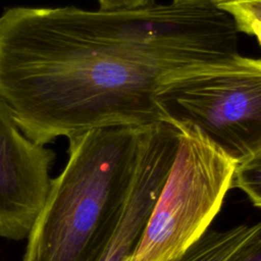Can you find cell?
<instances>
[{
  "instance_id": "6da1fadb",
  "label": "cell",
  "mask_w": 261,
  "mask_h": 261,
  "mask_svg": "<svg viewBox=\"0 0 261 261\" xmlns=\"http://www.w3.org/2000/svg\"><path fill=\"white\" fill-rule=\"evenodd\" d=\"M239 34L215 5L8 8L0 15V97L44 146L101 127L167 122L159 95L169 73L239 54Z\"/></svg>"
},
{
  "instance_id": "7a4b0ae2",
  "label": "cell",
  "mask_w": 261,
  "mask_h": 261,
  "mask_svg": "<svg viewBox=\"0 0 261 261\" xmlns=\"http://www.w3.org/2000/svg\"><path fill=\"white\" fill-rule=\"evenodd\" d=\"M144 128L107 126L67 139V162L52 178L22 261H95L123 209Z\"/></svg>"
},
{
  "instance_id": "3957f363",
  "label": "cell",
  "mask_w": 261,
  "mask_h": 261,
  "mask_svg": "<svg viewBox=\"0 0 261 261\" xmlns=\"http://www.w3.org/2000/svg\"><path fill=\"white\" fill-rule=\"evenodd\" d=\"M159 102L167 122L196 126L237 163L261 151V59L239 53L177 68Z\"/></svg>"
},
{
  "instance_id": "277c9868",
  "label": "cell",
  "mask_w": 261,
  "mask_h": 261,
  "mask_svg": "<svg viewBox=\"0 0 261 261\" xmlns=\"http://www.w3.org/2000/svg\"><path fill=\"white\" fill-rule=\"evenodd\" d=\"M179 144L130 261H171L206 231L230 189L237 162L199 128L176 125Z\"/></svg>"
},
{
  "instance_id": "5b68a950",
  "label": "cell",
  "mask_w": 261,
  "mask_h": 261,
  "mask_svg": "<svg viewBox=\"0 0 261 261\" xmlns=\"http://www.w3.org/2000/svg\"><path fill=\"white\" fill-rule=\"evenodd\" d=\"M53 150L20 129L0 97V239H27L42 210L52 178Z\"/></svg>"
},
{
  "instance_id": "8992f818",
  "label": "cell",
  "mask_w": 261,
  "mask_h": 261,
  "mask_svg": "<svg viewBox=\"0 0 261 261\" xmlns=\"http://www.w3.org/2000/svg\"><path fill=\"white\" fill-rule=\"evenodd\" d=\"M180 138L170 122L146 126L133 182L123 209L95 261H130L167 179Z\"/></svg>"
},
{
  "instance_id": "52a82bcc",
  "label": "cell",
  "mask_w": 261,
  "mask_h": 261,
  "mask_svg": "<svg viewBox=\"0 0 261 261\" xmlns=\"http://www.w3.org/2000/svg\"><path fill=\"white\" fill-rule=\"evenodd\" d=\"M255 225L240 224L225 230H207L185 253L171 261H224L254 230Z\"/></svg>"
},
{
  "instance_id": "ba28073f",
  "label": "cell",
  "mask_w": 261,
  "mask_h": 261,
  "mask_svg": "<svg viewBox=\"0 0 261 261\" xmlns=\"http://www.w3.org/2000/svg\"><path fill=\"white\" fill-rule=\"evenodd\" d=\"M216 6L231 15L240 33L254 36L261 46V0H231Z\"/></svg>"
},
{
  "instance_id": "9c48e42d",
  "label": "cell",
  "mask_w": 261,
  "mask_h": 261,
  "mask_svg": "<svg viewBox=\"0 0 261 261\" xmlns=\"http://www.w3.org/2000/svg\"><path fill=\"white\" fill-rule=\"evenodd\" d=\"M231 188L242 190L255 206L261 208V151L237 163Z\"/></svg>"
},
{
  "instance_id": "30bf717a",
  "label": "cell",
  "mask_w": 261,
  "mask_h": 261,
  "mask_svg": "<svg viewBox=\"0 0 261 261\" xmlns=\"http://www.w3.org/2000/svg\"><path fill=\"white\" fill-rule=\"evenodd\" d=\"M224 261H261V221Z\"/></svg>"
},
{
  "instance_id": "8fae6325",
  "label": "cell",
  "mask_w": 261,
  "mask_h": 261,
  "mask_svg": "<svg viewBox=\"0 0 261 261\" xmlns=\"http://www.w3.org/2000/svg\"><path fill=\"white\" fill-rule=\"evenodd\" d=\"M102 10H121L143 7L154 2V0H98Z\"/></svg>"
}]
</instances>
